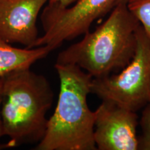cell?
Returning <instances> with one entry per match:
<instances>
[{"instance_id":"4","label":"cell","mask_w":150,"mask_h":150,"mask_svg":"<svg viewBox=\"0 0 150 150\" xmlns=\"http://www.w3.org/2000/svg\"><path fill=\"white\" fill-rule=\"evenodd\" d=\"M91 90L102 101L135 112L150 102V40L141 25L130 63L117 74L93 78Z\"/></svg>"},{"instance_id":"9","label":"cell","mask_w":150,"mask_h":150,"mask_svg":"<svg viewBox=\"0 0 150 150\" xmlns=\"http://www.w3.org/2000/svg\"><path fill=\"white\" fill-rule=\"evenodd\" d=\"M127 5L150 40V0H128Z\"/></svg>"},{"instance_id":"11","label":"cell","mask_w":150,"mask_h":150,"mask_svg":"<svg viewBox=\"0 0 150 150\" xmlns=\"http://www.w3.org/2000/svg\"><path fill=\"white\" fill-rule=\"evenodd\" d=\"M2 79H0V106L1 105V101H2ZM4 136V132L2 119H1V110H0V138ZM5 148H11L8 143L7 144H0V149H5Z\"/></svg>"},{"instance_id":"1","label":"cell","mask_w":150,"mask_h":150,"mask_svg":"<svg viewBox=\"0 0 150 150\" xmlns=\"http://www.w3.org/2000/svg\"><path fill=\"white\" fill-rule=\"evenodd\" d=\"M60 80L57 105L35 150H96L95 111L90 109L93 76L72 64L54 65Z\"/></svg>"},{"instance_id":"2","label":"cell","mask_w":150,"mask_h":150,"mask_svg":"<svg viewBox=\"0 0 150 150\" xmlns=\"http://www.w3.org/2000/svg\"><path fill=\"white\" fill-rule=\"evenodd\" d=\"M140 26L127 4H118L95 31L60 52L56 63L76 65L93 78L122 70L136 53Z\"/></svg>"},{"instance_id":"7","label":"cell","mask_w":150,"mask_h":150,"mask_svg":"<svg viewBox=\"0 0 150 150\" xmlns=\"http://www.w3.org/2000/svg\"><path fill=\"white\" fill-rule=\"evenodd\" d=\"M48 0H0V38L33 48L38 38L37 20Z\"/></svg>"},{"instance_id":"3","label":"cell","mask_w":150,"mask_h":150,"mask_svg":"<svg viewBox=\"0 0 150 150\" xmlns=\"http://www.w3.org/2000/svg\"><path fill=\"white\" fill-rule=\"evenodd\" d=\"M2 81L1 115L10 147L39 142L45 134L46 115L54 100L50 83L30 69L12 73Z\"/></svg>"},{"instance_id":"6","label":"cell","mask_w":150,"mask_h":150,"mask_svg":"<svg viewBox=\"0 0 150 150\" xmlns=\"http://www.w3.org/2000/svg\"><path fill=\"white\" fill-rule=\"evenodd\" d=\"M138 115L109 101L95 110L94 139L99 150H138Z\"/></svg>"},{"instance_id":"13","label":"cell","mask_w":150,"mask_h":150,"mask_svg":"<svg viewBox=\"0 0 150 150\" xmlns=\"http://www.w3.org/2000/svg\"><path fill=\"white\" fill-rule=\"evenodd\" d=\"M127 1H128V0H117L116 5L118 4H127Z\"/></svg>"},{"instance_id":"8","label":"cell","mask_w":150,"mask_h":150,"mask_svg":"<svg viewBox=\"0 0 150 150\" xmlns=\"http://www.w3.org/2000/svg\"><path fill=\"white\" fill-rule=\"evenodd\" d=\"M51 52L47 46L17 48L0 38V79L30 69L35 62L45 59Z\"/></svg>"},{"instance_id":"5","label":"cell","mask_w":150,"mask_h":150,"mask_svg":"<svg viewBox=\"0 0 150 150\" xmlns=\"http://www.w3.org/2000/svg\"><path fill=\"white\" fill-rule=\"evenodd\" d=\"M117 1L77 0L70 7L48 3L40 15L44 34L33 47L47 46L52 52L65 41L84 35L95 20L112 10Z\"/></svg>"},{"instance_id":"10","label":"cell","mask_w":150,"mask_h":150,"mask_svg":"<svg viewBox=\"0 0 150 150\" xmlns=\"http://www.w3.org/2000/svg\"><path fill=\"white\" fill-rule=\"evenodd\" d=\"M140 124L142 133L138 137V149L150 150V102L144 107Z\"/></svg>"},{"instance_id":"12","label":"cell","mask_w":150,"mask_h":150,"mask_svg":"<svg viewBox=\"0 0 150 150\" xmlns=\"http://www.w3.org/2000/svg\"><path fill=\"white\" fill-rule=\"evenodd\" d=\"M77 0H48L49 4H56L62 6H70Z\"/></svg>"}]
</instances>
